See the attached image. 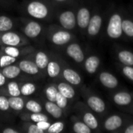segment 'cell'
<instances>
[{"mask_svg":"<svg viewBox=\"0 0 133 133\" xmlns=\"http://www.w3.org/2000/svg\"><path fill=\"white\" fill-rule=\"evenodd\" d=\"M58 88H56L54 86H49L48 87H47L46 90H45V94H46V97L49 101L51 102H55L56 100V95L58 94Z\"/></svg>","mask_w":133,"mask_h":133,"instance_id":"4dcf8cb0","label":"cell"},{"mask_svg":"<svg viewBox=\"0 0 133 133\" xmlns=\"http://www.w3.org/2000/svg\"><path fill=\"white\" fill-rule=\"evenodd\" d=\"M101 23H102L101 17L99 15L94 16L90 19V22L87 26L88 34L91 36H96L101 30Z\"/></svg>","mask_w":133,"mask_h":133,"instance_id":"ba28073f","label":"cell"},{"mask_svg":"<svg viewBox=\"0 0 133 133\" xmlns=\"http://www.w3.org/2000/svg\"><path fill=\"white\" fill-rule=\"evenodd\" d=\"M63 76L69 83L72 85H78L81 82L80 76L71 69H65L63 71Z\"/></svg>","mask_w":133,"mask_h":133,"instance_id":"5bb4252c","label":"cell"},{"mask_svg":"<svg viewBox=\"0 0 133 133\" xmlns=\"http://www.w3.org/2000/svg\"><path fill=\"white\" fill-rule=\"evenodd\" d=\"M71 40V34L64 30H60L58 32H55L52 37L51 41L52 42L56 45H63L67 44Z\"/></svg>","mask_w":133,"mask_h":133,"instance_id":"8fae6325","label":"cell"},{"mask_svg":"<svg viewBox=\"0 0 133 133\" xmlns=\"http://www.w3.org/2000/svg\"><path fill=\"white\" fill-rule=\"evenodd\" d=\"M100 65V59L97 56L93 55L87 58L85 62V69L87 72L93 74L94 73Z\"/></svg>","mask_w":133,"mask_h":133,"instance_id":"e0dca14e","label":"cell"},{"mask_svg":"<svg viewBox=\"0 0 133 133\" xmlns=\"http://www.w3.org/2000/svg\"><path fill=\"white\" fill-rule=\"evenodd\" d=\"M2 132L3 133H18L19 131L17 130H15L13 129H11V128H7V129H5L2 130Z\"/></svg>","mask_w":133,"mask_h":133,"instance_id":"b9f144b4","label":"cell"},{"mask_svg":"<svg viewBox=\"0 0 133 133\" xmlns=\"http://www.w3.org/2000/svg\"><path fill=\"white\" fill-rule=\"evenodd\" d=\"M84 123L89 126L91 129H96L98 127V122L97 118L91 113H86L83 116Z\"/></svg>","mask_w":133,"mask_h":133,"instance_id":"484cf974","label":"cell"},{"mask_svg":"<svg viewBox=\"0 0 133 133\" xmlns=\"http://www.w3.org/2000/svg\"><path fill=\"white\" fill-rule=\"evenodd\" d=\"M55 1H58V2H64L65 0H55Z\"/></svg>","mask_w":133,"mask_h":133,"instance_id":"ee69618b","label":"cell"},{"mask_svg":"<svg viewBox=\"0 0 133 133\" xmlns=\"http://www.w3.org/2000/svg\"><path fill=\"white\" fill-rule=\"evenodd\" d=\"M125 133H133V125H130L125 130Z\"/></svg>","mask_w":133,"mask_h":133,"instance_id":"7bdbcfd3","label":"cell"},{"mask_svg":"<svg viewBox=\"0 0 133 133\" xmlns=\"http://www.w3.org/2000/svg\"><path fill=\"white\" fill-rule=\"evenodd\" d=\"M16 61V58L9 56L8 55H4L0 58V68H4L7 65H12Z\"/></svg>","mask_w":133,"mask_h":133,"instance_id":"836d02e7","label":"cell"},{"mask_svg":"<svg viewBox=\"0 0 133 133\" xmlns=\"http://www.w3.org/2000/svg\"><path fill=\"white\" fill-rule=\"evenodd\" d=\"M45 110L55 118H60L62 115V108H61L56 103L48 101L44 104Z\"/></svg>","mask_w":133,"mask_h":133,"instance_id":"4fadbf2b","label":"cell"},{"mask_svg":"<svg viewBox=\"0 0 133 133\" xmlns=\"http://www.w3.org/2000/svg\"><path fill=\"white\" fill-rule=\"evenodd\" d=\"M119 61L125 65H133V54L129 51H122L118 53Z\"/></svg>","mask_w":133,"mask_h":133,"instance_id":"603a6c76","label":"cell"},{"mask_svg":"<svg viewBox=\"0 0 133 133\" xmlns=\"http://www.w3.org/2000/svg\"><path fill=\"white\" fill-rule=\"evenodd\" d=\"M73 130L76 133H90L91 129L83 122H76L73 125Z\"/></svg>","mask_w":133,"mask_h":133,"instance_id":"d6a6232c","label":"cell"},{"mask_svg":"<svg viewBox=\"0 0 133 133\" xmlns=\"http://www.w3.org/2000/svg\"><path fill=\"white\" fill-rule=\"evenodd\" d=\"M55 103L61 108H65L67 106V104H68V98H66L65 96H63L60 92H58V94L56 95Z\"/></svg>","mask_w":133,"mask_h":133,"instance_id":"d590c367","label":"cell"},{"mask_svg":"<svg viewBox=\"0 0 133 133\" xmlns=\"http://www.w3.org/2000/svg\"><path fill=\"white\" fill-rule=\"evenodd\" d=\"M99 79H100L101 83L108 88H111V89L115 88L118 85V82L116 77L113 76L112 74L107 72H101L100 74Z\"/></svg>","mask_w":133,"mask_h":133,"instance_id":"9c48e42d","label":"cell"},{"mask_svg":"<svg viewBox=\"0 0 133 133\" xmlns=\"http://www.w3.org/2000/svg\"><path fill=\"white\" fill-rule=\"evenodd\" d=\"M59 22L65 29L67 30L73 29L76 23L75 14L72 11H65L60 14Z\"/></svg>","mask_w":133,"mask_h":133,"instance_id":"277c9868","label":"cell"},{"mask_svg":"<svg viewBox=\"0 0 133 133\" xmlns=\"http://www.w3.org/2000/svg\"><path fill=\"white\" fill-rule=\"evenodd\" d=\"M26 132L28 133H44V131L41 130V129L38 128L37 124H30L28 125Z\"/></svg>","mask_w":133,"mask_h":133,"instance_id":"74e56055","label":"cell"},{"mask_svg":"<svg viewBox=\"0 0 133 133\" xmlns=\"http://www.w3.org/2000/svg\"><path fill=\"white\" fill-rule=\"evenodd\" d=\"M122 19L120 15L115 13L110 18L108 27L107 33L108 35L111 38H118L122 34Z\"/></svg>","mask_w":133,"mask_h":133,"instance_id":"7a4b0ae2","label":"cell"},{"mask_svg":"<svg viewBox=\"0 0 133 133\" xmlns=\"http://www.w3.org/2000/svg\"><path fill=\"white\" fill-rule=\"evenodd\" d=\"M68 55L76 62H82L84 59V54L78 44H71L66 49Z\"/></svg>","mask_w":133,"mask_h":133,"instance_id":"8992f818","label":"cell"},{"mask_svg":"<svg viewBox=\"0 0 133 133\" xmlns=\"http://www.w3.org/2000/svg\"><path fill=\"white\" fill-rule=\"evenodd\" d=\"M57 88H58V92H60L63 96H65L68 99H72L75 96L74 89L72 88V87H71L68 83H63V82L60 83L58 85Z\"/></svg>","mask_w":133,"mask_h":133,"instance_id":"d6986e66","label":"cell"},{"mask_svg":"<svg viewBox=\"0 0 133 133\" xmlns=\"http://www.w3.org/2000/svg\"><path fill=\"white\" fill-rule=\"evenodd\" d=\"M7 90L11 97H19L21 95L20 87L16 82H9L7 85Z\"/></svg>","mask_w":133,"mask_h":133,"instance_id":"4316f807","label":"cell"},{"mask_svg":"<svg viewBox=\"0 0 133 133\" xmlns=\"http://www.w3.org/2000/svg\"><path fill=\"white\" fill-rule=\"evenodd\" d=\"M0 43L5 46L19 47L24 44V40L18 34L9 30L0 34Z\"/></svg>","mask_w":133,"mask_h":133,"instance_id":"3957f363","label":"cell"},{"mask_svg":"<svg viewBox=\"0 0 133 133\" xmlns=\"http://www.w3.org/2000/svg\"><path fill=\"white\" fill-rule=\"evenodd\" d=\"M5 79H6L5 76L2 74V72H0V87L3 86L5 83Z\"/></svg>","mask_w":133,"mask_h":133,"instance_id":"60d3db41","label":"cell"},{"mask_svg":"<svg viewBox=\"0 0 133 133\" xmlns=\"http://www.w3.org/2000/svg\"><path fill=\"white\" fill-rule=\"evenodd\" d=\"M9 108V98H7L5 96H0V111H6Z\"/></svg>","mask_w":133,"mask_h":133,"instance_id":"8d00e7d4","label":"cell"},{"mask_svg":"<svg viewBox=\"0 0 133 133\" xmlns=\"http://www.w3.org/2000/svg\"><path fill=\"white\" fill-rule=\"evenodd\" d=\"M36 91V86L33 83H26L20 87L21 95L30 96Z\"/></svg>","mask_w":133,"mask_h":133,"instance_id":"83f0119b","label":"cell"},{"mask_svg":"<svg viewBox=\"0 0 133 133\" xmlns=\"http://www.w3.org/2000/svg\"><path fill=\"white\" fill-rule=\"evenodd\" d=\"M3 51L5 55H8L14 58H18L21 55L20 49L16 46H6L3 48Z\"/></svg>","mask_w":133,"mask_h":133,"instance_id":"f1b7e54d","label":"cell"},{"mask_svg":"<svg viewBox=\"0 0 133 133\" xmlns=\"http://www.w3.org/2000/svg\"><path fill=\"white\" fill-rule=\"evenodd\" d=\"M122 124V119L121 118V117L118 115H112L106 120L104 123V127L108 131H114L121 127Z\"/></svg>","mask_w":133,"mask_h":133,"instance_id":"9a60e30c","label":"cell"},{"mask_svg":"<svg viewBox=\"0 0 133 133\" xmlns=\"http://www.w3.org/2000/svg\"><path fill=\"white\" fill-rule=\"evenodd\" d=\"M9 103L10 108L14 111H22L25 106L24 101L22 97H20V96H19V97H11L10 96V97L9 98Z\"/></svg>","mask_w":133,"mask_h":133,"instance_id":"ffe728a7","label":"cell"},{"mask_svg":"<svg viewBox=\"0 0 133 133\" xmlns=\"http://www.w3.org/2000/svg\"><path fill=\"white\" fill-rule=\"evenodd\" d=\"M90 14L87 8H81L77 13V23L80 28H87L88 26Z\"/></svg>","mask_w":133,"mask_h":133,"instance_id":"7c38bea8","label":"cell"},{"mask_svg":"<svg viewBox=\"0 0 133 133\" xmlns=\"http://www.w3.org/2000/svg\"><path fill=\"white\" fill-rule=\"evenodd\" d=\"M114 101L115 104L121 105V106H125L128 105L130 104L132 101V96L126 92H120L116 94L114 96Z\"/></svg>","mask_w":133,"mask_h":133,"instance_id":"ac0fdd59","label":"cell"},{"mask_svg":"<svg viewBox=\"0 0 133 133\" xmlns=\"http://www.w3.org/2000/svg\"><path fill=\"white\" fill-rule=\"evenodd\" d=\"M13 27L12 20L6 16H0V32H6Z\"/></svg>","mask_w":133,"mask_h":133,"instance_id":"cb8c5ba5","label":"cell"},{"mask_svg":"<svg viewBox=\"0 0 133 133\" xmlns=\"http://www.w3.org/2000/svg\"><path fill=\"white\" fill-rule=\"evenodd\" d=\"M123 73L124 75L128 77L129 79L133 81V68L132 66L126 65L123 68Z\"/></svg>","mask_w":133,"mask_h":133,"instance_id":"f35d334b","label":"cell"},{"mask_svg":"<svg viewBox=\"0 0 133 133\" xmlns=\"http://www.w3.org/2000/svg\"><path fill=\"white\" fill-rule=\"evenodd\" d=\"M122 31L129 37H133V22L129 19L122 21Z\"/></svg>","mask_w":133,"mask_h":133,"instance_id":"1f68e13d","label":"cell"},{"mask_svg":"<svg viewBox=\"0 0 133 133\" xmlns=\"http://www.w3.org/2000/svg\"><path fill=\"white\" fill-rule=\"evenodd\" d=\"M34 62L40 69H44L47 68V65L49 62L48 57L44 51H38L35 55Z\"/></svg>","mask_w":133,"mask_h":133,"instance_id":"44dd1931","label":"cell"},{"mask_svg":"<svg viewBox=\"0 0 133 133\" xmlns=\"http://www.w3.org/2000/svg\"><path fill=\"white\" fill-rule=\"evenodd\" d=\"M36 124L38 126V128L43 131H47L48 129L49 128V126L51 125V124L48 122V121H42V122H37Z\"/></svg>","mask_w":133,"mask_h":133,"instance_id":"ab89813d","label":"cell"},{"mask_svg":"<svg viewBox=\"0 0 133 133\" xmlns=\"http://www.w3.org/2000/svg\"><path fill=\"white\" fill-rule=\"evenodd\" d=\"M60 71H61V68L58 62L54 61L48 62L47 65V72L51 78H55L58 76V74L60 73Z\"/></svg>","mask_w":133,"mask_h":133,"instance_id":"7402d4cb","label":"cell"},{"mask_svg":"<svg viewBox=\"0 0 133 133\" xmlns=\"http://www.w3.org/2000/svg\"><path fill=\"white\" fill-rule=\"evenodd\" d=\"M88 106L97 113H102L105 110V104L102 99L98 97L92 96L87 100Z\"/></svg>","mask_w":133,"mask_h":133,"instance_id":"30bf717a","label":"cell"},{"mask_svg":"<svg viewBox=\"0 0 133 133\" xmlns=\"http://www.w3.org/2000/svg\"><path fill=\"white\" fill-rule=\"evenodd\" d=\"M63 129L64 124L61 122H58L51 125L47 131L48 133H59L63 130Z\"/></svg>","mask_w":133,"mask_h":133,"instance_id":"e575fe53","label":"cell"},{"mask_svg":"<svg viewBox=\"0 0 133 133\" xmlns=\"http://www.w3.org/2000/svg\"><path fill=\"white\" fill-rule=\"evenodd\" d=\"M26 9L30 16L38 19H44L48 14V7L39 1H32L29 2Z\"/></svg>","mask_w":133,"mask_h":133,"instance_id":"6da1fadb","label":"cell"},{"mask_svg":"<svg viewBox=\"0 0 133 133\" xmlns=\"http://www.w3.org/2000/svg\"><path fill=\"white\" fill-rule=\"evenodd\" d=\"M0 58H1V57H0Z\"/></svg>","mask_w":133,"mask_h":133,"instance_id":"f6af8a7d","label":"cell"},{"mask_svg":"<svg viewBox=\"0 0 133 133\" xmlns=\"http://www.w3.org/2000/svg\"><path fill=\"white\" fill-rule=\"evenodd\" d=\"M19 67L21 71L29 75H36L39 72V68L35 62L29 60H22L19 62Z\"/></svg>","mask_w":133,"mask_h":133,"instance_id":"52a82bcc","label":"cell"},{"mask_svg":"<svg viewBox=\"0 0 133 133\" xmlns=\"http://www.w3.org/2000/svg\"><path fill=\"white\" fill-rule=\"evenodd\" d=\"M26 109L31 113H39L42 111L41 105L34 100H29L25 104Z\"/></svg>","mask_w":133,"mask_h":133,"instance_id":"d4e9b609","label":"cell"},{"mask_svg":"<svg viewBox=\"0 0 133 133\" xmlns=\"http://www.w3.org/2000/svg\"><path fill=\"white\" fill-rule=\"evenodd\" d=\"M42 28L39 23L30 20L23 27V34L29 38H35L40 35Z\"/></svg>","mask_w":133,"mask_h":133,"instance_id":"5b68a950","label":"cell"},{"mask_svg":"<svg viewBox=\"0 0 133 133\" xmlns=\"http://www.w3.org/2000/svg\"><path fill=\"white\" fill-rule=\"evenodd\" d=\"M27 118L30 121H31L32 122H34V123L42 122V121H48V117L46 115H44V114H43L41 112L31 113L27 116Z\"/></svg>","mask_w":133,"mask_h":133,"instance_id":"f546056e","label":"cell"},{"mask_svg":"<svg viewBox=\"0 0 133 133\" xmlns=\"http://www.w3.org/2000/svg\"><path fill=\"white\" fill-rule=\"evenodd\" d=\"M21 69L19 67V65H7L2 69V74L5 76L6 79H15L16 78L19 74H20Z\"/></svg>","mask_w":133,"mask_h":133,"instance_id":"2e32d148","label":"cell"}]
</instances>
